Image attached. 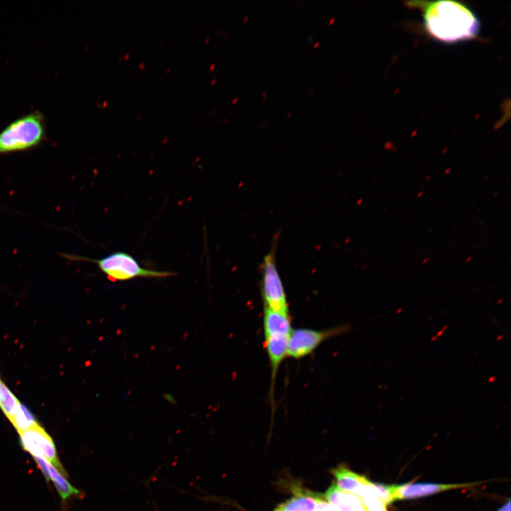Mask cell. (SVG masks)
Instances as JSON below:
<instances>
[{"instance_id":"10","label":"cell","mask_w":511,"mask_h":511,"mask_svg":"<svg viewBox=\"0 0 511 511\" xmlns=\"http://www.w3.org/2000/svg\"><path fill=\"white\" fill-rule=\"evenodd\" d=\"M324 496L312 491L294 488V495L278 506L274 511H318Z\"/></svg>"},{"instance_id":"8","label":"cell","mask_w":511,"mask_h":511,"mask_svg":"<svg viewBox=\"0 0 511 511\" xmlns=\"http://www.w3.org/2000/svg\"><path fill=\"white\" fill-rule=\"evenodd\" d=\"M33 458L47 481L53 482L62 501L65 502L72 497H79L81 495V492L67 480V476L62 474L48 461L36 456H33Z\"/></svg>"},{"instance_id":"16","label":"cell","mask_w":511,"mask_h":511,"mask_svg":"<svg viewBox=\"0 0 511 511\" xmlns=\"http://www.w3.org/2000/svg\"><path fill=\"white\" fill-rule=\"evenodd\" d=\"M510 500H508L498 511H510Z\"/></svg>"},{"instance_id":"7","label":"cell","mask_w":511,"mask_h":511,"mask_svg":"<svg viewBox=\"0 0 511 511\" xmlns=\"http://www.w3.org/2000/svg\"><path fill=\"white\" fill-rule=\"evenodd\" d=\"M477 485L471 483H407L399 485H387L390 503L396 500H411L422 498L438 493Z\"/></svg>"},{"instance_id":"15","label":"cell","mask_w":511,"mask_h":511,"mask_svg":"<svg viewBox=\"0 0 511 511\" xmlns=\"http://www.w3.org/2000/svg\"><path fill=\"white\" fill-rule=\"evenodd\" d=\"M11 423L18 433L38 424L33 414L22 404L11 419Z\"/></svg>"},{"instance_id":"9","label":"cell","mask_w":511,"mask_h":511,"mask_svg":"<svg viewBox=\"0 0 511 511\" xmlns=\"http://www.w3.org/2000/svg\"><path fill=\"white\" fill-rule=\"evenodd\" d=\"M288 337L289 336L284 335L265 336L266 351L271 367V397H273L275 378L280 365L285 358L287 357Z\"/></svg>"},{"instance_id":"13","label":"cell","mask_w":511,"mask_h":511,"mask_svg":"<svg viewBox=\"0 0 511 511\" xmlns=\"http://www.w3.org/2000/svg\"><path fill=\"white\" fill-rule=\"evenodd\" d=\"M292 329L290 314L275 312L264 307V337L273 335L289 336Z\"/></svg>"},{"instance_id":"14","label":"cell","mask_w":511,"mask_h":511,"mask_svg":"<svg viewBox=\"0 0 511 511\" xmlns=\"http://www.w3.org/2000/svg\"><path fill=\"white\" fill-rule=\"evenodd\" d=\"M21 403L0 379V409L11 422Z\"/></svg>"},{"instance_id":"1","label":"cell","mask_w":511,"mask_h":511,"mask_svg":"<svg viewBox=\"0 0 511 511\" xmlns=\"http://www.w3.org/2000/svg\"><path fill=\"white\" fill-rule=\"evenodd\" d=\"M410 6L422 9L427 34L444 43H456L476 38L480 21L467 6L454 1H412Z\"/></svg>"},{"instance_id":"3","label":"cell","mask_w":511,"mask_h":511,"mask_svg":"<svg viewBox=\"0 0 511 511\" xmlns=\"http://www.w3.org/2000/svg\"><path fill=\"white\" fill-rule=\"evenodd\" d=\"M44 137L43 118L40 114L21 117L0 133V154L24 150L38 145Z\"/></svg>"},{"instance_id":"11","label":"cell","mask_w":511,"mask_h":511,"mask_svg":"<svg viewBox=\"0 0 511 511\" xmlns=\"http://www.w3.org/2000/svg\"><path fill=\"white\" fill-rule=\"evenodd\" d=\"M324 498L339 511H368L361 497L341 490L335 483L328 488Z\"/></svg>"},{"instance_id":"6","label":"cell","mask_w":511,"mask_h":511,"mask_svg":"<svg viewBox=\"0 0 511 511\" xmlns=\"http://www.w3.org/2000/svg\"><path fill=\"white\" fill-rule=\"evenodd\" d=\"M18 434L25 451L33 456L45 459L62 474L67 476L58 458L55 443L43 427L38 424Z\"/></svg>"},{"instance_id":"12","label":"cell","mask_w":511,"mask_h":511,"mask_svg":"<svg viewBox=\"0 0 511 511\" xmlns=\"http://www.w3.org/2000/svg\"><path fill=\"white\" fill-rule=\"evenodd\" d=\"M331 473L336 478L335 484L339 489L356 495H359L363 489L371 483L366 476L344 466H339Z\"/></svg>"},{"instance_id":"2","label":"cell","mask_w":511,"mask_h":511,"mask_svg":"<svg viewBox=\"0 0 511 511\" xmlns=\"http://www.w3.org/2000/svg\"><path fill=\"white\" fill-rule=\"evenodd\" d=\"M63 256L70 260H87L96 263L112 281H124L138 277L163 278L176 275L172 272L144 268L131 255L125 252H115L101 259H90L68 254H63Z\"/></svg>"},{"instance_id":"4","label":"cell","mask_w":511,"mask_h":511,"mask_svg":"<svg viewBox=\"0 0 511 511\" xmlns=\"http://www.w3.org/2000/svg\"><path fill=\"white\" fill-rule=\"evenodd\" d=\"M260 269V290L264 307L289 314L285 290L276 265L275 246L264 256Z\"/></svg>"},{"instance_id":"5","label":"cell","mask_w":511,"mask_h":511,"mask_svg":"<svg viewBox=\"0 0 511 511\" xmlns=\"http://www.w3.org/2000/svg\"><path fill=\"white\" fill-rule=\"evenodd\" d=\"M348 329V326L346 324L324 330L308 328L292 329L288 337L287 357L300 359L307 356L324 341Z\"/></svg>"}]
</instances>
